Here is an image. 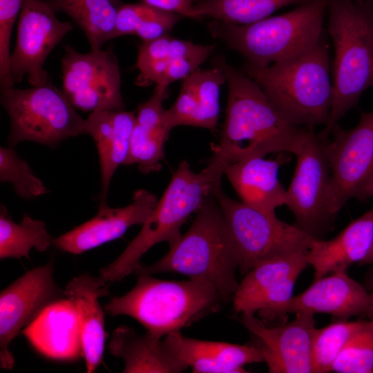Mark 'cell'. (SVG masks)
I'll return each mask as SVG.
<instances>
[{
	"label": "cell",
	"instance_id": "obj_1",
	"mask_svg": "<svg viewBox=\"0 0 373 373\" xmlns=\"http://www.w3.org/2000/svg\"><path fill=\"white\" fill-rule=\"evenodd\" d=\"M213 65L223 72L229 88L226 116L213 155L228 165L269 153L296 155L309 128L289 124L269 101L260 86L223 57Z\"/></svg>",
	"mask_w": 373,
	"mask_h": 373
},
{
	"label": "cell",
	"instance_id": "obj_2",
	"mask_svg": "<svg viewBox=\"0 0 373 373\" xmlns=\"http://www.w3.org/2000/svg\"><path fill=\"white\" fill-rule=\"evenodd\" d=\"M262 88L291 125H326L333 101L329 46L325 37L313 47L265 67L246 64L242 70Z\"/></svg>",
	"mask_w": 373,
	"mask_h": 373
},
{
	"label": "cell",
	"instance_id": "obj_3",
	"mask_svg": "<svg viewBox=\"0 0 373 373\" xmlns=\"http://www.w3.org/2000/svg\"><path fill=\"white\" fill-rule=\"evenodd\" d=\"M227 166L212 155L208 166L195 173L186 160L181 161L138 234L113 262L100 269L99 278L108 285L121 281L135 271L152 247L162 242L173 247L181 238L180 228L189 216L220 187Z\"/></svg>",
	"mask_w": 373,
	"mask_h": 373
},
{
	"label": "cell",
	"instance_id": "obj_4",
	"mask_svg": "<svg viewBox=\"0 0 373 373\" xmlns=\"http://www.w3.org/2000/svg\"><path fill=\"white\" fill-rule=\"evenodd\" d=\"M195 213L188 230L162 258L151 265H140L133 274H181L211 284L222 300L227 301L239 285L236 278L238 257L214 194Z\"/></svg>",
	"mask_w": 373,
	"mask_h": 373
},
{
	"label": "cell",
	"instance_id": "obj_5",
	"mask_svg": "<svg viewBox=\"0 0 373 373\" xmlns=\"http://www.w3.org/2000/svg\"><path fill=\"white\" fill-rule=\"evenodd\" d=\"M327 32L334 45L333 101L321 140L329 138L338 121L373 86V2L329 0Z\"/></svg>",
	"mask_w": 373,
	"mask_h": 373
},
{
	"label": "cell",
	"instance_id": "obj_6",
	"mask_svg": "<svg viewBox=\"0 0 373 373\" xmlns=\"http://www.w3.org/2000/svg\"><path fill=\"white\" fill-rule=\"evenodd\" d=\"M220 301L217 290L202 280H166L139 275L131 291L111 298L104 309L113 316H130L162 338L214 312Z\"/></svg>",
	"mask_w": 373,
	"mask_h": 373
},
{
	"label": "cell",
	"instance_id": "obj_7",
	"mask_svg": "<svg viewBox=\"0 0 373 373\" xmlns=\"http://www.w3.org/2000/svg\"><path fill=\"white\" fill-rule=\"evenodd\" d=\"M329 0H312L280 15L248 24L213 20L212 36L241 54L247 64L265 67L300 53L325 37L324 19Z\"/></svg>",
	"mask_w": 373,
	"mask_h": 373
},
{
	"label": "cell",
	"instance_id": "obj_8",
	"mask_svg": "<svg viewBox=\"0 0 373 373\" xmlns=\"http://www.w3.org/2000/svg\"><path fill=\"white\" fill-rule=\"evenodd\" d=\"M0 101L10 121V146L29 141L54 147L84 134L85 120L50 81L26 89L2 87Z\"/></svg>",
	"mask_w": 373,
	"mask_h": 373
},
{
	"label": "cell",
	"instance_id": "obj_9",
	"mask_svg": "<svg viewBox=\"0 0 373 373\" xmlns=\"http://www.w3.org/2000/svg\"><path fill=\"white\" fill-rule=\"evenodd\" d=\"M235 245L238 268L246 274L258 264L307 251L318 239L297 226L229 197L214 193Z\"/></svg>",
	"mask_w": 373,
	"mask_h": 373
},
{
	"label": "cell",
	"instance_id": "obj_10",
	"mask_svg": "<svg viewBox=\"0 0 373 373\" xmlns=\"http://www.w3.org/2000/svg\"><path fill=\"white\" fill-rule=\"evenodd\" d=\"M331 134L332 140L321 141L331 173L328 206L335 216L350 199L367 198L373 179V111L361 113L353 128L337 124Z\"/></svg>",
	"mask_w": 373,
	"mask_h": 373
},
{
	"label": "cell",
	"instance_id": "obj_11",
	"mask_svg": "<svg viewBox=\"0 0 373 373\" xmlns=\"http://www.w3.org/2000/svg\"><path fill=\"white\" fill-rule=\"evenodd\" d=\"M296 156V166L286 190L285 205L295 217V225L320 238L335 217L329 209L330 169L323 142L309 128Z\"/></svg>",
	"mask_w": 373,
	"mask_h": 373
},
{
	"label": "cell",
	"instance_id": "obj_12",
	"mask_svg": "<svg viewBox=\"0 0 373 373\" xmlns=\"http://www.w3.org/2000/svg\"><path fill=\"white\" fill-rule=\"evenodd\" d=\"M61 70L62 92L75 108L124 110L119 64L111 49L81 53L66 46Z\"/></svg>",
	"mask_w": 373,
	"mask_h": 373
},
{
	"label": "cell",
	"instance_id": "obj_13",
	"mask_svg": "<svg viewBox=\"0 0 373 373\" xmlns=\"http://www.w3.org/2000/svg\"><path fill=\"white\" fill-rule=\"evenodd\" d=\"M66 298L53 277L52 262L26 271L0 294V367L10 370L11 341L50 304Z\"/></svg>",
	"mask_w": 373,
	"mask_h": 373
},
{
	"label": "cell",
	"instance_id": "obj_14",
	"mask_svg": "<svg viewBox=\"0 0 373 373\" xmlns=\"http://www.w3.org/2000/svg\"><path fill=\"white\" fill-rule=\"evenodd\" d=\"M46 1L25 0L17 24L16 44L10 57L14 83L26 77L32 86L50 82L44 64L48 55L73 29L60 21Z\"/></svg>",
	"mask_w": 373,
	"mask_h": 373
},
{
	"label": "cell",
	"instance_id": "obj_15",
	"mask_svg": "<svg viewBox=\"0 0 373 373\" xmlns=\"http://www.w3.org/2000/svg\"><path fill=\"white\" fill-rule=\"evenodd\" d=\"M314 315L298 313L292 321L274 327H268L254 315H242L240 320L258 339L269 372L311 373Z\"/></svg>",
	"mask_w": 373,
	"mask_h": 373
},
{
	"label": "cell",
	"instance_id": "obj_16",
	"mask_svg": "<svg viewBox=\"0 0 373 373\" xmlns=\"http://www.w3.org/2000/svg\"><path fill=\"white\" fill-rule=\"evenodd\" d=\"M306 252L260 262L248 271L233 296L236 313L262 318L292 296L294 284L308 265Z\"/></svg>",
	"mask_w": 373,
	"mask_h": 373
},
{
	"label": "cell",
	"instance_id": "obj_17",
	"mask_svg": "<svg viewBox=\"0 0 373 373\" xmlns=\"http://www.w3.org/2000/svg\"><path fill=\"white\" fill-rule=\"evenodd\" d=\"M325 313L346 319L371 315L370 295L346 271L315 280L301 294L274 307L264 318L287 313Z\"/></svg>",
	"mask_w": 373,
	"mask_h": 373
},
{
	"label": "cell",
	"instance_id": "obj_18",
	"mask_svg": "<svg viewBox=\"0 0 373 373\" xmlns=\"http://www.w3.org/2000/svg\"><path fill=\"white\" fill-rule=\"evenodd\" d=\"M158 202L157 198L143 189L133 193V202L124 207L98 209L91 219L53 239L57 249L81 254L120 238L128 228L142 224Z\"/></svg>",
	"mask_w": 373,
	"mask_h": 373
},
{
	"label": "cell",
	"instance_id": "obj_19",
	"mask_svg": "<svg viewBox=\"0 0 373 373\" xmlns=\"http://www.w3.org/2000/svg\"><path fill=\"white\" fill-rule=\"evenodd\" d=\"M213 48V46L195 44L167 35L143 41L138 48L137 84L155 83L168 88L171 83L185 79L198 69Z\"/></svg>",
	"mask_w": 373,
	"mask_h": 373
},
{
	"label": "cell",
	"instance_id": "obj_20",
	"mask_svg": "<svg viewBox=\"0 0 373 373\" xmlns=\"http://www.w3.org/2000/svg\"><path fill=\"white\" fill-rule=\"evenodd\" d=\"M173 104L164 113V124L170 131L178 126L214 128L220 113V90L226 82L222 70L196 69L183 79Z\"/></svg>",
	"mask_w": 373,
	"mask_h": 373
},
{
	"label": "cell",
	"instance_id": "obj_21",
	"mask_svg": "<svg viewBox=\"0 0 373 373\" xmlns=\"http://www.w3.org/2000/svg\"><path fill=\"white\" fill-rule=\"evenodd\" d=\"M22 334L39 352L49 358L73 361L83 356L78 312L67 298L48 305Z\"/></svg>",
	"mask_w": 373,
	"mask_h": 373
},
{
	"label": "cell",
	"instance_id": "obj_22",
	"mask_svg": "<svg viewBox=\"0 0 373 373\" xmlns=\"http://www.w3.org/2000/svg\"><path fill=\"white\" fill-rule=\"evenodd\" d=\"M172 355L195 373L246 372L245 365L264 361L257 345H238L189 338L180 331L166 336Z\"/></svg>",
	"mask_w": 373,
	"mask_h": 373
},
{
	"label": "cell",
	"instance_id": "obj_23",
	"mask_svg": "<svg viewBox=\"0 0 373 373\" xmlns=\"http://www.w3.org/2000/svg\"><path fill=\"white\" fill-rule=\"evenodd\" d=\"M135 114L124 110H100L91 112L85 120L84 134L95 144L100 166L101 193L98 209L107 207L111 179L127 157Z\"/></svg>",
	"mask_w": 373,
	"mask_h": 373
},
{
	"label": "cell",
	"instance_id": "obj_24",
	"mask_svg": "<svg viewBox=\"0 0 373 373\" xmlns=\"http://www.w3.org/2000/svg\"><path fill=\"white\" fill-rule=\"evenodd\" d=\"M285 153L276 160L251 157L227 166L224 174L243 203L271 214L285 205L286 190L278 177L280 166L290 160Z\"/></svg>",
	"mask_w": 373,
	"mask_h": 373
},
{
	"label": "cell",
	"instance_id": "obj_25",
	"mask_svg": "<svg viewBox=\"0 0 373 373\" xmlns=\"http://www.w3.org/2000/svg\"><path fill=\"white\" fill-rule=\"evenodd\" d=\"M108 284L99 276L84 273L67 284L64 294L76 306L81 327L86 372H95L103 361L106 332L99 298L108 294Z\"/></svg>",
	"mask_w": 373,
	"mask_h": 373
},
{
	"label": "cell",
	"instance_id": "obj_26",
	"mask_svg": "<svg viewBox=\"0 0 373 373\" xmlns=\"http://www.w3.org/2000/svg\"><path fill=\"white\" fill-rule=\"evenodd\" d=\"M373 244V207L352 221L335 238H318L306 252L308 265L314 270V280L338 271H346L361 262Z\"/></svg>",
	"mask_w": 373,
	"mask_h": 373
},
{
	"label": "cell",
	"instance_id": "obj_27",
	"mask_svg": "<svg viewBox=\"0 0 373 373\" xmlns=\"http://www.w3.org/2000/svg\"><path fill=\"white\" fill-rule=\"evenodd\" d=\"M166 87L156 86L152 96L140 104L135 113L129 151L124 165H137L148 174L160 170L164 157V144L169 132L164 124L163 102L168 97Z\"/></svg>",
	"mask_w": 373,
	"mask_h": 373
},
{
	"label": "cell",
	"instance_id": "obj_28",
	"mask_svg": "<svg viewBox=\"0 0 373 373\" xmlns=\"http://www.w3.org/2000/svg\"><path fill=\"white\" fill-rule=\"evenodd\" d=\"M161 338L148 331L140 335L133 328L121 325L113 332L108 350L124 361V373H179L187 369Z\"/></svg>",
	"mask_w": 373,
	"mask_h": 373
},
{
	"label": "cell",
	"instance_id": "obj_29",
	"mask_svg": "<svg viewBox=\"0 0 373 373\" xmlns=\"http://www.w3.org/2000/svg\"><path fill=\"white\" fill-rule=\"evenodd\" d=\"M55 12H64L81 28L91 50H101L115 38L117 5L115 0H46Z\"/></svg>",
	"mask_w": 373,
	"mask_h": 373
},
{
	"label": "cell",
	"instance_id": "obj_30",
	"mask_svg": "<svg viewBox=\"0 0 373 373\" xmlns=\"http://www.w3.org/2000/svg\"><path fill=\"white\" fill-rule=\"evenodd\" d=\"M53 238L46 229L43 220L32 218L24 213L19 223L14 222L7 208L0 207V258H29L32 248L38 251L48 250Z\"/></svg>",
	"mask_w": 373,
	"mask_h": 373
},
{
	"label": "cell",
	"instance_id": "obj_31",
	"mask_svg": "<svg viewBox=\"0 0 373 373\" xmlns=\"http://www.w3.org/2000/svg\"><path fill=\"white\" fill-rule=\"evenodd\" d=\"M312 0H200L191 11V18L210 17L233 24H248L269 17L289 5H300Z\"/></svg>",
	"mask_w": 373,
	"mask_h": 373
},
{
	"label": "cell",
	"instance_id": "obj_32",
	"mask_svg": "<svg viewBox=\"0 0 373 373\" xmlns=\"http://www.w3.org/2000/svg\"><path fill=\"white\" fill-rule=\"evenodd\" d=\"M182 15L163 10L142 2L119 4L115 24V38L134 35L143 41L164 35L173 28Z\"/></svg>",
	"mask_w": 373,
	"mask_h": 373
},
{
	"label": "cell",
	"instance_id": "obj_33",
	"mask_svg": "<svg viewBox=\"0 0 373 373\" xmlns=\"http://www.w3.org/2000/svg\"><path fill=\"white\" fill-rule=\"evenodd\" d=\"M365 321H338L324 327L314 328L311 355L313 373L331 372L339 354Z\"/></svg>",
	"mask_w": 373,
	"mask_h": 373
},
{
	"label": "cell",
	"instance_id": "obj_34",
	"mask_svg": "<svg viewBox=\"0 0 373 373\" xmlns=\"http://www.w3.org/2000/svg\"><path fill=\"white\" fill-rule=\"evenodd\" d=\"M0 180L11 184L17 195L23 200L34 199L49 192L12 147L0 148Z\"/></svg>",
	"mask_w": 373,
	"mask_h": 373
},
{
	"label": "cell",
	"instance_id": "obj_35",
	"mask_svg": "<svg viewBox=\"0 0 373 373\" xmlns=\"http://www.w3.org/2000/svg\"><path fill=\"white\" fill-rule=\"evenodd\" d=\"M332 371L341 373L373 372V323L365 321L336 359Z\"/></svg>",
	"mask_w": 373,
	"mask_h": 373
},
{
	"label": "cell",
	"instance_id": "obj_36",
	"mask_svg": "<svg viewBox=\"0 0 373 373\" xmlns=\"http://www.w3.org/2000/svg\"><path fill=\"white\" fill-rule=\"evenodd\" d=\"M25 0H0V85L14 86L10 73V43L14 23Z\"/></svg>",
	"mask_w": 373,
	"mask_h": 373
},
{
	"label": "cell",
	"instance_id": "obj_37",
	"mask_svg": "<svg viewBox=\"0 0 373 373\" xmlns=\"http://www.w3.org/2000/svg\"><path fill=\"white\" fill-rule=\"evenodd\" d=\"M142 3L191 18L193 0H141Z\"/></svg>",
	"mask_w": 373,
	"mask_h": 373
},
{
	"label": "cell",
	"instance_id": "obj_38",
	"mask_svg": "<svg viewBox=\"0 0 373 373\" xmlns=\"http://www.w3.org/2000/svg\"><path fill=\"white\" fill-rule=\"evenodd\" d=\"M373 263V244L372 245V247L367 254L365 258L361 262V265L363 264H371Z\"/></svg>",
	"mask_w": 373,
	"mask_h": 373
},
{
	"label": "cell",
	"instance_id": "obj_39",
	"mask_svg": "<svg viewBox=\"0 0 373 373\" xmlns=\"http://www.w3.org/2000/svg\"><path fill=\"white\" fill-rule=\"evenodd\" d=\"M373 196V179L367 190V198Z\"/></svg>",
	"mask_w": 373,
	"mask_h": 373
},
{
	"label": "cell",
	"instance_id": "obj_40",
	"mask_svg": "<svg viewBox=\"0 0 373 373\" xmlns=\"http://www.w3.org/2000/svg\"><path fill=\"white\" fill-rule=\"evenodd\" d=\"M370 295V303H371V316L372 318V320L371 321L373 323V291Z\"/></svg>",
	"mask_w": 373,
	"mask_h": 373
},
{
	"label": "cell",
	"instance_id": "obj_41",
	"mask_svg": "<svg viewBox=\"0 0 373 373\" xmlns=\"http://www.w3.org/2000/svg\"><path fill=\"white\" fill-rule=\"evenodd\" d=\"M356 1H358V2H365V1H372L373 2V0H355Z\"/></svg>",
	"mask_w": 373,
	"mask_h": 373
}]
</instances>
